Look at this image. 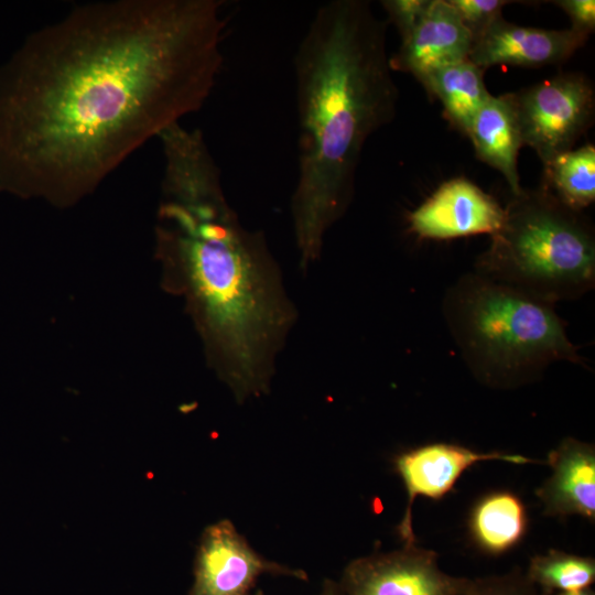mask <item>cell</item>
<instances>
[{"label": "cell", "instance_id": "7402d4cb", "mask_svg": "<svg viewBox=\"0 0 595 595\" xmlns=\"http://www.w3.org/2000/svg\"><path fill=\"white\" fill-rule=\"evenodd\" d=\"M570 17L572 29L589 35L595 28L594 0H559L554 2Z\"/></svg>", "mask_w": 595, "mask_h": 595}, {"label": "cell", "instance_id": "603a6c76", "mask_svg": "<svg viewBox=\"0 0 595 595\" xmlns=\"http://www.w3.org/2000/svg\"><path fill=\"white\" fill-rule=\"evenodd\" d=\"M320 595H343L338 582L332 580H325L322 584Z\"/></svg>", "mask_w": 595, "mask_h": 595}, {"label": "cell", "instance_id": "cb8c5ba5", "mask_svg": "<svg viewBox=\"0 0 595 595\" xmlns=\"http://www.w3.org/2000/svg\"><path fill=\"white\" fill-rule=\"evenodd\" d=\"M552 595H595V592L591 587H588V588H583V589L573 591V592L555 593Z\"/></svg>", "mask_w": 595, "mask_h": 595}, {"label": "cell", "instance_id": "8fae6325", "mask_svg": "<svg viewBox=\"0 0 595 595\" xmlns=\"http://www.w3.org/2000/svg\"><path fill=\"white\" fill-rule=\"evenodd\" d=\"M588 34L512 24L502 17L474 40L468 60L485 69L495 65L540 67L567 60L582 47Z\"/></svg>", "mask_w": 595, "mask_h": 595}, {"label": "cell", "instance_id": "5bb4252c", "mask_svg": "<svg viewBox=\"0 0 595 595\" xmlns=\"http://www.w3.org/2000/svg\"><path fill=\"white\" fill-rule=\"evenodd\" d=\"M466 134L477 156L505 176L513 195L520 194L517 155L523 143L510 94L490 95L474 116Z\"/></svg>", "mask_w": 595, "mask_h": 595}, {"label": "cell", "instance_id": "e0dca14e", "mask_svg": "<svg viewBox=\"0 0 595 595\" xmlns=\"http://www.w3.org/2000/svg\"><path fill=\"white\" fill-rule=\"evenodd\" d=\"M544 165V186L566 207L581 212L595 199V148L586 144L558 154Z\"/></svg>", "mask_w": 595, "mask_h": 595}, {"label": "cell", "instance_id": "52a82bcc", "mask_svg": "<svg viewBox=\"0 0 595 595\" xmlns=\"http://www.w3.org/2000/svg\"><path fill=\"white\" fill-rule=\"evenodd\" d=\"M467 578L445 573L435 551L414 543L353 560L338 585L343 595H459Z\"/></svg>", "mask_w": 595, "mask_h": 595}, {"label": "cell", "instance_id": "5b68a950", "mask_svg": "<svg viewBox=\"0 0 595 595\" xmlns=\"http://www.w3.org/2000/svg\"><path fill=\"white\" fill-rule=\"evenodd\" d=\"M475 272L537 300H574L595 285V239L581 212L543 187L513 195Z\"/></svg>", "mask_w": 595, "mask_h": 595}, {"label": "cell", "instance_id": "30bf717a", "mask_svg": "<svg viewBox=\"0 0 595 595\" xmlns=\"http://www.w3.org/2000/svg\"><path fill=\"white\" fill-rule=\"evenodd\" d=\"M505 208L466 178L443 183L409 216L410 229L419 237L451 239L495 235L505 220Z\"/></svg>", "mask_w": 595, "mask_h": 595}, {"label": "cell", "instance_id": "44dd1931", "mask_svg": "<svg viewBox=\"0 0 595 595\" xmlns=\"http://www.w3.org/2000/svg\"><path fill=\"white\" fill-rule=\"evenodd\" d=\"M432 0H386L382 6L403 39L422 20Z\"/></svg>", "mask_w": 595, "mask_h": 595}, {"label": "cell", "instance_id": "9c48e42d", "mask_svg": "<svg viewBox=\"0 0 595 595\" xmlns=\"http://www.w3.org/2000/svg\"><path fill=\"white\" fill-rule=\"evenodd\" d=\"M483 461L512 464L537 463L527 456L500 452L482 453L452 443H430L398 454L393 466L407 491V506L397 527L403 544L416 543L412 526V506L416 497L439 500L455 486L462 474Z\"/></svg>", "mask_w": 595, "mask_h": 595}, {"label": "cell", "instance_id": "8992f818", "mask_svg": "<svg viewBox=\"0 0 595 595\" xmlns=\"http://www.w3.org/2000/svg\"><path fill=\"white\" fill-rule=\"evenodd\" d=\"M523 145L542 163L573 149L591 126L594 89L580 74H562L510 94Z\"/></svg>", "mask_w": 595, "mask_h": 595}, {"label": "cell", "instance_id": "9a60e30c", "mask_svg": "<svg viewBox=\"0 0 595 595\" xmlns=\"http://www.w3.org/2000/svg\"><path fill=\"white\" fill-rule=\"evenodd\" d=\"M528 530L527 508L509 490L482 496L468 517V531L476 548L489 555H501L517 547Z\"/></svg>", "mask_w": 595, "mask_h": 595}, {"label": "cell", "instance_id": "2e32d148", "mask_svg": "<svg viewBox=\"0 0 595 595\" xmlns=\"http://www.w3.org/2000/svg\"><path fill=\"white\" fill-rule=\"evenodd\" d=\"M420 82L441 100L448 120L465 133L490 97L484 83V69L468 58L436 68Z\"/></svg>", "mask_w": 595, "mask_h": 595}, {"label": "cell", "instance_id": "6da1fadb", "mask_svg": "<svg viewBox=\"0 0 595 595\" xmlns=\"http://www.w3.org/2000/svg\"><path fill=\"white\" fill-rule=\"evenodd\" d=\"M219 0L74 7L0 66V191L67 207L198 111L219 75Z\"/></svg>", "mask_w": 595, "mask_h": 595}, {"label": "cell", "instance_id": "d4e9b609", "mask_svg": "<svg viewBox=\"0 0 595 595\" xmlns=\"http://www.w3.org/2000/svg\"><path fill=\"white\" fill-rule=\"evenodd\" d=\"M249 595H264L262 591L258 589L255 593H250Z\"/></svg>", "mask_w": 595, "mask_h": 595}, {"label": "cell", "instance_id": "7c38bea8", "mask_svg": "<svg viewBox=\"0 0 595 595\" xmlns=\"http://www.w3.org/2000/svg\"><path fill=\"white\" fill-rule=\"evenodd\" d=\"M472 46L473 35L448 0H432L390 57V65L392 71L411 73L420 80L436 68L467 60Z\"/></svg>", "mask_w": 595, "mask_h": 595}, {"label": "cell", "instance_id": "ffe728a7", "mask_svg": "<svg viewBox=\"0 0 595 595\" xmlns=\"http://www.w3.org/2000/svg\"><path fill=\"white\" fill-rule=\"evenodd\" d=\"M473 35V42L501 17L505 0H448Z\"/></svg>", "mask_w": 595, "mask_h": 595}, {"label": "cell", "instance_id": "277c9868", "mask_svg": "<svg viewBox=\"0 0 595 595\" xmlns=\"http://www.w3.org/2000/svg\"><path fill=\"white\" fill-rule=\"evenodd\" d=\"M442 311L467 367L488 386L512 388L555 361L583 363L553 304L476 272L446 290Z\"/></svg>", "mask_w": 595, "mask_h": 595}, {"label": "cell", "instance_id": "3957f363", "mask_svg": "<svg viewBox=\"0 0 595 595\" xmlns=\"http://www.w3.org/2000/svg\"><path fill=\"white\" fill-rule=\"evenodd\" d=\"M386 35L369 1L332 0L316 10L298 46L291 215L304 268L350 204L366 141L396 116L399 91Z\"/></svg>", "mask_w": 595, "mask_h": 595}, {"label": "cell", "instance_id": "7a4b0ae2", "mask_svg": "<svg viewBox=\"0 0 595 595\" xmlns=\"http://www.w3.org/2000/svg\"><path fill=\"white\" fill-rule=\"evenodd\" d=\"M164 158L156 251L184 295L218 376L241 401L267 391L294 320L261 232L246 229L223 191L199 129L160 138Z\"/></svg>", "mask_w": 595, "mask_h": 595}, {"label": "cell", "instance_id": "ac0fdd59", "mask_svg": "<svg viewBox=\"0 0 595 595\" xmlns=\"http://www.w3.org/2000/svg\"><path fill=\"white\" fill-rule=\"evenodd\" d=\"M526 575L541 595L578 591L595 582V560L550 549L530 559Z\"/></svg>", "mask_w": 595, "mask_h": 595}, {"label": "cell", "instance_id": "d6986e66", "mask_svg": "<svg viewBox=\"0 0 595 595\" xmlns=\"http://www.w3.org/2000/svg\"><path fill=\"white\" fill-rule=\"evenodd\" d=\"M459 595H541L520 567L502 574L467 578Z\"/></svg>", "mask_w": 595, "mask_h": 595}, {"label": "cell", "instance_id": "4fadbf2b", "mask_svg": "<svg viewBox=\"0 0 595 595\" xmlns=\"http://www.w3.org/2000/svg\"><path fill=\"white\" fill-rule=\"evenodd\" d=\"M552 473L536 495L548 517L595 519V446L565 437L547 458Z\"/></svg>", "mask_w": 595, "mask_h": 595}, {"label": "cell", "instance_id": "ba28073f", "mask_svg": "<svg viewBox=\"0 0 595 595\" xmlns=\"http://www.w3.org/2000/svg\"><path fill=\"white\" fill-rule=\"evenodd\" d=\"M263 574L307 580L303 570L269 561L257 553L231 521L224 519L202 533L188 595H249Z\"/></svg>", "mask_w": 595, "mask_h": 595}]
</instances>
